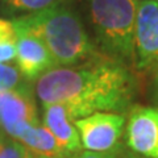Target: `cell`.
Returning <instances> with one entry per match:
<instances>
[{"instance_id":"2e32d148","label":"cell","mask_w":158,"mask_h":158,"mask_svg":"<svg viewBox=\"0 0 158 158\" xmlns=\"http://www.w3.org/2000/svg\"><path fill=\"white\" fill-rule=\"evenodd\" d=\"M156 91H157V96H158V74H157V78H156Z\"/></svg>"},{"instance_id":"7c38bea8","label":"cell","mask_w":158,"mask_h":158,"mask_svg":"<svg viewBox=\"0 0 158 158\" xmlns=\"http://www.w3.org/2000/svg\"><path fill=\"white\" fill-rule=\"evenodd\" d=\"M24 75L17 66L11 63H0V92L25 87Z\"/></svg>"},{"instance_id":"30bf717a","label":"cell","mask_w":158,"mask_h":158,"mask_svg":"<svg viewBox=\"0 0 158 158\" xmlns=\"http://www.w3.org/2000/svg\"><path fill=\"white\" fill-rule=\"evenodd\" d=\"M17 141L32 156L42 158H67L50 131L41 123L29 127Z\"/></svg>"},{"instance_id":"9a60e30c","label":"cell","mask_w":158,"mask_h":158,"mask_svg":"<svg viewBox=\"0 0 158 158\" xmlns=\"http://www.w3.org/2000/svg\"><path fill=\"white\" fill-rule=\"evenodd\" d=\"M69 158H138L136 153H133L129 148H124L123 145H117L115 149L106 153H94L87 150H81Z\"/></svg>"},{"instance_id":"5b68a950","label":"cell","mask_w":158,"mask_h":158,"mask_svg":"<svg viewBox=\"0 0 158 158\" xmlns=\"http://www.w3.org/2000/svg\"><path fill=\"white\" fill-rule=\"evenodd\" d=\"M135 66L158 70V0H138L135 24Z\"/></svg>"},{"instance_id":"8fae6325","label":"cell","mask_w":158,"mask_h":158,"mask_svg":"<svg viewBox=\"0 0 158 158\" xmlns=\"http://www.w3.org/2000/svg\"><path fill=\"white\" fill-rule=\"evenodd\" d=\"M16 61V32L12 21L0 19V63Z\"/></svg>"},{"instance_id":"4fadbf2b","label":"cell","mask_w":158,"mask_h":158,"mask_svg":"<svg viewBox=\"0 0 158 158\" xmlns=\"http://www.w3.org/2000/svg\"><path fill=\"white\" fill-rule=\"evenodd\" d=\"M58 2L61 0H3L9 12H24L28 15L46 9Z\"/></svg>"},{"instance_id":"52a82bcc","label":"cell","mask_w":158,"mask_h":158,"mask_svg":"<svg viewBox=\"0 0 158 158\" xmlns=\"http://www.w3.org/2000/svg\"><path fill=\"white\" fill-rule=\"evenodd\" d=\"M12 23L16 32V63L24 78L37 79L46 71L56 69V62L42 40L20 20L16 19Z\"/></svg>"},{"instance_id":"3957f363","label":"cell","mask_w":158,"mask_h":158,"mask_svg":"<svg viewBox=\"0 0 158 158\" xmlns=\"http://www.w3.org/2000/svg\"><path fill=\"white\" fill-rule=\"evenodd\" d=\"M96 48L124 66L135 65V24L138 0H87Z\"/></svg>"},{"instance_id":"6da1fadb","label":"cell","mask_w":158,"mask_h":158,"mask_svg":"<svg viewBox=\"0 0 158 158\" xmlns=\"http://www.w3.org/2000/svg\"><path fill=\"white\" fill-rule=\"evenodd\" d=\"M42 106L61 104L75 123L96 112H124L136 94L128 67L103 57L73 67H56L36 79Z\"/></svg>"},{"instance_id":"7a4b0ae2","label":"cell","mask_w":158,"mask_h":158,"mask_svg":"<svg viewBox=\"0 0 158 158\" xmlns=\"http://www.w3.org/2000/svg\"><path fill=\"white\" fill-rule=\"evenodd\" d=\"M17 20L42 40L57 67H73L106 57L92 42L79 15L63 0Z\"/></svg>"},{"instance_id":"e0dca14e","label":"cell","mask_w":158,"mask_h":158,"mask_svg":"<svg viewBox=\"0 0 158 158\" xmlns=\"http://www.w3.org/2000/svg\"><path fill=\"white\" fill-rule=\"evenodd\" d=\"M28 153H29V152H28ZM28 158H42V157H36V156H32L31 153H29V157H28Z\"/></svg>"},{"instance_id":"ba28073f","label":"cell","mask_w":158,"mask_h":158,"mask_svg":"<svg viewBox=\"0 0 158 158\" xmlns=\"http://www.w3.org/2000/svg\"><path fill=\"white\" fill-rule=\"evenodd\" d=\"M128 148L145 158H158V108L133 107L128 118Z\"/></svg>"},{"instance_id":"8992f818","label":"cell","mask_w":158,"mask_h":158,"mask_svg":"<svg viewBox=\"0 0 158 158\" xmlns=\"http://www.w3.org/2000/svg\"><path fill=\"white\" fill-rule=\"evenodd\" d=\"M37 124V107L28 86L0 92V129L3 133L19 140L29 127Z\"/></svg>"},{"instance_id":"9c48e42d","label":"cell","mask_w":158,"mask_h":158,"mask_svg":"<svg viewBox=\"0 0 158 158\" xmlns=\"http://www.w3.org/2000/svg\"><path fill=\"white\" fill-rule=\"evenodd\" d=\"M42 107L44 125L50 131L67 158L83 150L75 123L69 117L65 107L61 104H48Z\"/></svg>"},{"instance_id":"277c9868","label":"cell","mask_w":158,"mask_h":158,"mask_svg":"<svg viewBox=\"0 0 158 158\" xmlns=\"http://www.w3.org/2000/svg\"><path fill=\"white\" fill-rule=\"evenodd\" d=\"M124 125L125 117L116 112H96L75 121L83 150L94 153L115 149L123 136Z\"/></svg>"},{"instance_id":"5bb4252c","label":"cell","mask_w":158,"mask_h":158,"mask_svg":"<svg viewBox=\"0 0 158 158\" xmlns=\"http://www.w3.org/2000/svg\"><path fill=\"white\" fill-rule=\"evenodd\" d=\"M29 153L17 140L0 132V158H28Z\"/></svg>"}]
</instances>
